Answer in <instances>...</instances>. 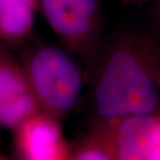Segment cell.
Wrapping results in <instances>:
<instances>
[{
	"label": "cell",
	"instance_id": "1",
	"mask_svg": "<svg viewBox=\"0 0 160 160\" xmlns=\"http://www.w3.org/2000/svg\"><path fill=\"white\" fill-rule=\"evenodd\" d=\"M159 90L142 42L123 37L104 56L95 87L97 112L105 119L150 115Z\"/></svg>",
	"mask_w": 160,
	"mask_h": 160
},
{
	"label": "cell",
	"instance_id": "2",
	"mask_svg": "<svg viewBox=\"0 0 160 160\" xmlns=\"http://www.w3.org/2000/svg\"><path fill=\"white\" fill-rule=\"evenodd\" d=\"M37 108L52 117L74 107L83 86L79 64L66 49L42 45L27 52L21 61Z\"/></svg>",
	"mask_w": 160,
	"mask_h": 160
},
{
	"label": "cell",
	"instance_id": "3",
	"mask_svg": "<svg viewBox=\"0 0 160 160\" xmlns=\"http://www.w3.org/2000/svg\"><path fill=\"white\" fill-rule=\"evenodd\" d=\"M38 8L68 52L89 49L98 26V0H38Z\"/></svg>",
	"mask_w": 160,
	"mask_h": 160
},
{
	"label": "cell",
	"instance_id": "4",
	"mask_svg": "<svg viewBox=\"0 0 160 160\" xmlns=\"http://www.w3.org/2000/svg\"><path fill=\"white\" fill-rule=\"evenodd\" d=\"M37 108L21 62L0 47V124L18 127Z\"/></svg>",
	"mask_w": 160,
	"mask_h": 160
},
{
	"label": "cell",
	"instance_id": "5",
	"mask_svg": "<svg viewBox=\"0 0 160 160\" xmlns=\"http://www.w3.org/2000/svg\"><path fill=\"white\" fill-rule=\"evenodd\" d=\"M18 142L27 160H65V144L52 116L36 113L18 126Z\"/></svg>",
	"mask_w": 160,
	"mask_h": 160
},
{
	"label": "cell",
	"instance_id": "6",
	"mask_svg": "<svg viewBox=\"0 0 160 160\" xmlns=\"http://www.w3.org/2000/svg\"><path fill=\"white\" fill-rule=\"evenodd\" d=\"M116 131L118 160H148L160 124L150 115L121 118Z\"/></svg>",
	"mask_w": 160,
	"mask_h": 160
},
{
	"label": "cell",
	"instance_id": "7",
	"mask_svg": "<svg viewBox=\"0 0 160 160\" xmlns=\"http://www.w3.org/2000/svg\"><path fill=\"white\" fill-rule=\"evenodd\" d=\"M38 0H0V42L17 46L34 28Z\"/></svg>",
	"mask_w": 160,
	"mask_h": 160
},
{
	"label": "cell",
	"instance_id": "8",
	"mask_svg": "<svg viewBox=\"0 0 160 160\" xmlns=\"http://www.w3.org/2000/svg\"><path fill=\"white\" fill-rule=\"evenodd\" d=\"M76 160H112L108 155L97 149L85 150L78 156Z\"/></svg>",
	"mask_w": 160,
	"mask_h": 160
},
{
	"label": "cell",
	"instance_id": "9",
	"mask_svg": "<svg viewBox=\"0 0 160 160\" xmlns=\"http://www.w3.org/2000/svg\"><path fill=\"white\" fill-rule=\"evenodd\" d=\"M148 160H160V147L156 146L150 154Z\"/></svg>",
	"mask_w": 160,
	"mask_h": 160
},
{
	"label": "cell",
	"instance_id": "10",
	"mask_svg": "<svg viewBox=\"0 0 160 160\" xmlns=\"http://www.w3.org/2000/svg\"><path fill=\"white\" fill-rule=\"evenodd\" d=\"M156 146L160 147V126H159V130L157 133V139H156Z\"/></svg>",
	"mask_w": 160,
	"mask_h": 160
}]
</instances>
